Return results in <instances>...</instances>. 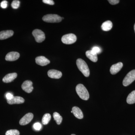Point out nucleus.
Here are the masks:
<instances>
[{
  "label": "nucleus",
  "instance_id": "nucleus-1",
  "mask_svg": "<svg viewBox=\"0 0 135 135\" xmlns=\"http://www.w3.org/2000/svg\"><path fill=\"white\" fill-rule=\"evenodd\" d=\"M76 64L78 69L86 77L90 75V71L88 66L86 62L81 59H78L76 61Z\"/></svg>",
  "mask_w": 135,
  "mask_h": 135
},
{
  "label": "nucleus",
  "instance_id": "nucleus-2",
  "mask_svg": "<svg viewBox=\"0 0 135 135\" xmlns=\"http://www.w3.org/2000/svg\"><path fill=\"white\" fill-rule=\"evenodd\" d=\"M76 91L80 98L84 100H88L89 98V93L83 84H78L76 87Z\"/></svg>",
  "mask_w": 135,
  "mask_h": 135
},
{
  "label": "nucleus",
  "instance_id": "nucleus-3",
  "mask_svg": "<svg viewBox=\"0 0 135 135\" xmlns=\"http://www.w3.org/2000/svg\"><path fill=\"white\" fill-rule=\"evenodd\" d=\"M64 18L61 17L60 16L57 15L49 14L45 15L42 18L44 21L47 23H59L61 22Z\"/></svg>",
  "mask_w": 135,
  "mask_h": 135
},
{
  "label": "nucleus",
  "instance_id": "nucleus-4",
  "mask_svg": "<svg viewBox=\"0 0 135 135\" xmlns=\"http://www.w3.org/2000/svg\"><path fill=\"white\" fill-rule=\"evenodd\" d=\"M135 80V70H132L126 75L123 80V84L127 86L132 83Z\"/></svg>",
  "mask_w": 135,
  "mask_h": 135
},
{
  "label": "nucleus",
  "instance_id": "nucleus-5",
  "mask_svg": "<svg viewBox=\"0 0 135 135\" xmlns=\"http://www.w3.org/2000/svg\"><path fill=\"white\" fill-rule=\"evenodd\" d=\"M62 41L66 44H71L74 43L77 40V37L73 33L68 34L62 37Z\"/></svg>",
  "mask_w": 135,
  "mask_h": 135
},
{
  "label": "nucleus",
  "instance_id": "nucleus-6",
  "mask_svg": "<svg viewBox=\"0 0 135 135\" xmlns=\"http://www.w3.org/2000/svg\"><path fill=\"white\" fill-rule=\"evenodd\" d=\"M32 35L37 42L40 43L45 40V34L41 30L36 29L32 32Z\"/></svg>",
  "mask_w": 135,
  "mask_h": 135
},
{
  "label": "nucleus",
  "instance_id": "nucleus-7",
  "mask_svg": "<svg viewBox=\"0 0 135 135\" xmlns=\"http://www.w3.org/2000/svg\"><path fill=\"white\" fill-rule=\"evenodd\" d=\"M33 118V115L32 113H29L26 114L20 120V124L21 126H25L30 123Z\"/></svg>",
  "mask_w": 135,
  "mask_h": 135
},
{
  "label": "nucleus",
  "instance_id": "nucleus-8",
  "mask_svg": "<svg viewBox=\"0 0 135 135\" xmlns=\"http://www.w3.org/2000/svg\"><path fill=\"white\" fill-rule=\"evenodd\" d=\"M32 85L33 83L31 81H25L22 84V89L27 93H31L33 89Z\"/></svg>",
  "mask_w": 135,
  "mask_h": 135
},
{
  "label": "nucleus",
  "instance_id": "nucleus-9",
  "mask_svg": "<svg viewBox=\"0 0 135 135\" xmlns=\"http://www.w3.org/2000/svg\"><path fill=\"white\" fill-rule=\"evenodd\" d=\"M20 54L17 52H10L8 53L5 57V60L7 61H14L17 60L20 57Z\"/></svg>",
  "mask_w": 135,
  "mask_h": 135
},
{
  "label": "nucleus",
  "instance_id": "nucleus-10",
  "mask_svg": "<svg viewBox=\"0 0 135 135\" xmlns=\"http://www.w3.org/2000/svg\"><path fill=\"white\" fill-rule=\"evenodd\" d=\"M123 63L119 62L112 66L110 69V72L113 75L116 74L119 72L123 67Z\"/></svg>",
  "mask_w": 135,
  "mask_h": 135
},
{
  "label": "nucleus",
  "instance_id": "nucleus-11",
  "mask_svg": "<svg viewBox=\"0 0 135 135\" xmlns=\"http://www.w3.org/2000/svg\"><path fill=\"white\" fill-rule=\"evenodd\" d=\"M35 61L37 64L42 66L47 65L50 63V61L43 56L37 57L35 59Z\"/></svg>",
  "mask_w": 135,
  "mask_h": 135
},
{
  "label": "nucleus",
  "instance_id": "nucleus-12",
  "mask_svg": "<svg viewBox=\"0 0 135 135\" xmlns=\"http://www.w3.org/2000/svg\"><path fill=\"white\" fill-rule=\"evenodd\" d=\"M47 74L49 77L52 79H59L62 76L61 72L55 70H49Z\"/></svg>",
  "mask_w": 135,
  "mask_h": 135
},
{
  "label": "nucleus",
  "instance_id": "nucleus-13",
  "mask_svg": "<svg viewBox=\"0 0 135 135\" xmlns=\"http://www.w3.org/2000/svg\"><path fill=\"white\" fill-rule=\"evenodd\" d=\"M8 103L12 105L14 104H22L25 102V99L22 97L16 96L13 97L11 100H7Z\"/></svg>",
  "mask_w": 135,
  "mask_h": 135
},
{
  "label": "nucleus",
  "instance_id": "nucleus-14",
  "mask_svg": "<svg viewBox=\"0 0 135 135\" xmlns=\"http://www.w3.org/2000/svg\"><path fill=\"white\" fill-rule=\"evenodd\" d=\"M17 76L16 73H9L5 75L3 79V81L6 83L11 82L13 81Z\"/></svg>",
  "mask_w": 135,
  "mask_h": 135
},
{
  "label": "nucleus",
  "instance_id": "nucleus-15",
  "mask_svg": "<svg viewBox=\"0 0 135 135\" xmlns=\"http://www.w3.org/2000/svg\"><path fill=\"white\" fill-rule=\"evenodd\" d=\"M14 32L12 30H7L0 32V40H5L12 36Z\"/></svg>",
  "mask_w": 135,
  "mask_h": 135
},
{
  "label": "nucleus",
  "instance_id": "nucleus-16",
  "mask_svg": "<svg viewBox=\"0 0 135 135\" xmlns=\"http://www.w3.org/2000/svg\"><path fill=\"white\" fill-rule=\"evenodd\" d=\"M86 56L92 62H96L98 60L97 54L94 53L92 50H88L86 52Z\"/></svg>",
  "mask_w": 135,
  "mask_h": 135
},
{
  "label": "nucleus",
  "instance_id": "nucleus-17",
  "mask_svg": "<svg viewBox=\"0 0 135 135\" xmlns=\"http://www.w3.org/2000/svg\"><path fill=\"white\" fill-rule=\"evenodd\" d=\"M73 113L76 118L79 119H82L83 114L81 109L77 107H74L72 108Z\"/></svg>",
  "mask_w": 135,
  "mask_h": 135
},
{
  "label": "nucleus",
  "instance_id": "nucleus-18",
  "mask_svg": "<svg viewBox=\"0 0 135 135\" xmlns=\"http://www.w3.org/2000/svg\"><path fill=\"white\" fill-rule=\"evenodd\" d=\"M113 26V24L110 20L105 21L102 24L101 28L103 31H108L112 29Z\"/></svg>",
  "mask_w": 135,
  "mask_h": 135
},
{
  "label": "nucleus",
  "instance_id": "nucleus-19",
  "mask_svg": "<svg viewBox=\"0 0 135 135\" xmlns=\"http://www.w3.org/2000/svg\"><path fill=\"white\" fill-rule=\"evenodd\" d=\"M127 102L128 104H133L135 103V90L129 94L127 98Z\"/></svg>",
  "mask_w": 135,
  "mask_h": 135
},
{
  "label": "nucleus",
  "instance_id": "nucleus-20",
  "mask_svg": "<svg viewBox=\"0 0 135 135\" xmlns=\"http://www.w3.org/2000/svg\"><path fill=\"white\" fill-rule=\"evenodd\" d=\"M51 118V116L50 114L46 113L44 115L42 120V122L43 125H46L49 122Z\"/></svg>",
  "mask_w": 135,
  "mask_h": 135
},
{
  "label": "nucleus",
  "instance_id": "nucleus-21",
  "mask_svg": "<svg viewBox=\"0 0 135 135\" xmlns=\"http://www.w3.org/2000/svg\"><path fill=\"white\" fill-rule=\"evenodd\" d=\"M53 117L54 119L56 121L57 124L60 125L61 124L62 120V118L60 116V114L57 112L54 113L53 114Z\"/></svg>",
  "mask_w": 135,
  "mask_h": 135
},
{
  "label": "nucleus",
  "instance_id": "nucleus-22",
  "mask_svg": "<svg viewBox=\"0 0 135 135\" xmlns=\"http://www.w3.org/2000/svg\"><path fill=\"white\" fill-rule=\"evenodd\" d=\"M20 132L17 129H11L8 131L5 134V135H19Z\"/></svg>",
  "mask_w": 135,
  "mask_h": 135
},
{
  "label": "nucleus",
  "instance_id": "nucleus-23",
  "mask_svg": "<svg viewBox=\"0 0 135 135\" xmlns=\"http://www.w3.org/2000/svg\"><path fill=\"white\" fill-rule=\"evenodd\" d=\"M20 5V2L17 0L13 1L11 5L12 7L15 9H16L19 7Z\"/></svg>",
  "mask_w": 135,
  "mask_h": 135
},
{
  "label": "nucleus",
  "instance_id": "nucleus-24",
  "mask_svg": "<svg viewBox=\"0 0 135 135\" xmlns=\"http://www.w3.org/2000/svg\"><path fill=\"white\" fill-rule=\"evenodd\" d=\"M94 52L96 54H99L101 53V50L99 47H97V46H94L92 48V50H91Z\"/></svg>",
  "mask_w": 135,
  "mask_h": 135
},
{
  "label": "nucleus",
  "instance_id": "nucleus-25",
  "mask_svg": "<svg viewBox=\"0 0 135 135\" xmlns=\"http://www.w3.org/2000/svg\"><path fill=\"white\" fill-rule=\"evenodd\" d=\"M33 128L37 131H40L41 129L42 126L41 124L38 122L34 123L33 126Z\"/></svg>",
  "mask_w": 135,
  "mask_h": 135
},
{
  "label": "nucleus",
  "instance_id": "nucleus-26",
  "mask_svg": "<svg viewBox=\"0 0 135 135\" xmlns=\"http://www.w3.org/2000/svg\"><path fill=\"white\" fill-rule=\"evenodd\" d=\"M1 7L2 8H6L8 7V2L6 1H2L1 3Z\"/></svg>",
  "mask_w": 135,
  "mask_h": 135
},
{
  "label": "nucleus",
  "instance_id": "nucleus-27",
  "mask_svg": "<svg viewBox=\"0 0 135 135\" xmlns=\"http://www.w3.org/2000/svg\"><path fill=\"white\" fill-rule=\"evenodd\" d=\"M42 2L44 3L49 4V5H53L55 4L54 2L52 1V0H43Z\"/></svg>",
  "mask_w": 135,
  "mask_h": 135
},
{
  "label": "nucleus",
  "instance_id": "nucleus-28",
  "mask_svg": "<svg viewBox=\"0 0 135 135\" xmlns=\"http://www.w3.org/2000/svg\"><path fill=\"white\" fill-rule=\"evenodd\" d=\"M14 97L13 95L10 93H7L6 94V98L7 100H11Z\"/></svg>",
  "mask_w": 135,
  "mask_h": 135
},
{
  "label": "nucleus",
  "instance_id": "nucleus-29",
  "mask_svg": "<svg viewBox=\"0 0 135 135\" xmlns=\"http://www.w3.org/2000/svg\"><path fill=\"white\" fill-rule=\"evenodd\" d=\"M120 1L119 0H109L108 2L109 3L112 5H116L118 4L119 2Z\"/></svg>",
  "mask_w": 135,
  "mask_h": 135
},
{
  "label": "nucleus",
  "instance_id": "nucleus-30",
  "mask_svg": "<svg viewBox=\"0 0 135 135\" xmlns=\"http://www.w3.org/2000/svg\"><path fill=\"white\" fill-rule=\"evenodd\" d=\"M134 29L135 32V24L134 26Z\"/></svg>",
  "mask_w": 135,
  "mask_h": 135
},
{
  "label": "nucleus",
  "instance_id": "nucleus-31",
  "mask_svg": "<svg viewBox=\"0 0 135 135\" xmlns=\"http://www.w3.org/2000/svg\"><path fill=\"white\" fill-rule=\"evenodd\" d=\"M71 135H75V134H71Z\"/></svg>",
  "mask_w": 135,
  "mask_h": 135
},
{
  "label": "nucleus",
  "instance_id": "nucleus-32",
  "mask_svg": "<svg viewBox=\"0 0 135 135\" xmlns=\"http://www.w3.org/2000/svg\"><path fill=\"white\" fill-rule=\"evenodd\" d=\"M71 112L72 113H73V112L72 111H71Z\"/></svg>",
  "mask_w": 135,
  "mask_h": 135
}]
</instances>
